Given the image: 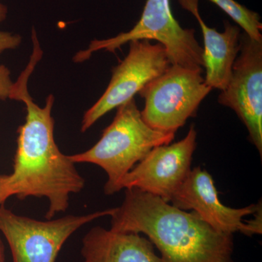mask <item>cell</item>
<instances>
[{"instance_id":"1","label":"cell","mask_w":262,"mask_h":262,"mask_svg":"<svg viewBox=\"0 0 262 262\" xmlns=\"http://www.w3.org/2000/svg\"><path fill=\"white\" fill-rule=\"evenodd\" d=\"M35 65L31 61L14 82L10 98L24 103L27 116L18 130L13 170L7 175L6 189L9 198H47L49 208L46 218L51 220L56 213L67 211L70 194L82 190L84 179L55 141L54 120L51 115L54 96L49 95L46 105L40 107L29 94L27 81Z\"/></svg>"},{"instance_id":"2","label":"cell","mask_w":262,"mask_h":262,"mask_svg":"<svg viewBox=\"0 0 262 262\" xmlns=\"http://www.w3.org/2000/svg\"><path fill=\"white\" fill-rule=\"evenodd\" d=\"M111 230L143 233L160 252V262H232V234L215 230L196 214L139 189H127L113 208Z\"/></svg>"},{"instance_id":"3","label":"cell","mask_w":262,"mask_h":262,"mask_svg":"<svg viewBox=\"0 0 262 262\" xmlns=\"http://www.w3.org/2000/svg\"><path fill=\"white\" fill-rule=\"evenodd\" d=\"M173 133L155 130L143 120L134 98L117 107L113 122L103 131L99 141L91 149L71 155L73 163L97 165L107 174L104 192L120 191L122 179L136 164L158 146L169 144Z\"/></svg>"},{"instance_id":"4","label":"cell","mask_w":262,"mask_h":262,"mask_svg":"<svg viewBox=\"0 0 262 262\" xmlns=\"http://www.w3.org/2000/svg\"><path fill=\"white\" fill-rule=\"evenodd\" d=\"M138 39L158 41L165 48L170 64L203 72V48L193 29H184L174 18L169 0H147L140 20L129 32L102 40L91 41L88 49L78 52L74 61L89 59L95 52L114 53L125 43Z\"/></svg>"},{"instance_id":"5","label":"cell","mask_w":262,"mask_h":262,"mask_svg":"<svg viewBox=\"0 0 262 262\" xmlns=\"http://www.w3.org/2000/svg\"><path fill=\"white\" fill-rule=\"evenodd\" d=\"M199 70L170 64L140 92L145 100L141 111L144 122L163 132L176 134L188 119L196 115L202 101L212 91Z\"/></svg>"},{"instance_id":"6","label":"cell","mask_w":262,"mask_h":262,"mask_svg":"<svg viewBox=\"0 0 262 262\" xmlns=\"http://www.w3.org/2000/svg\"><path fill=\"white\" fill-rule=\"evenodd\" d=\"M112 212L108 209L43 222L15 214L3 204L0 232L8 241L13 262H56L62 246L77 229Z\"/></svg>"},{"instance_id":"7","label":"cell","mask_w":262,"mask_h":262,"mask_svg":"<svg viewBox=\"0 0 262 262\" xmlns=\"http://www.w3.org/2000/svg\"><path fill=\"white\" fill-rule=\"evenodd\" d=\"M129 52L123 61L114 67L111 80L101 98L85 112L82 133L114 108L126 103L151 81L163 75L170 65L166 50L147 39L128 42Z\"/></svg>"},{"instance_id":"8","label":"cell","mask_w":262,"mask_h":262,"mask_svg":"<svg viewBox=\"0 0 262 262\" xmlns=\"http://www.w3.org/2000/svg\"><path fill=\"white\" fill-rule=\"evenodd\" d=\"M170 202L183 211L192 210L203 222L222 233L261 234V203L243 208L225 206L211 176L201 168L190 170Z\"/></svg>"},{"instance_id":"9","label":"cell","mask_w":262,"mask_h":262,"mask_svg":"<svg viewBox=\"0 0 262 262\" xmlns=\"http://www.w3.org/2000/svg\"><path fill=\"white\" fill-rule=\"evenodd\" d=\"M244 122L249 138L262 153V41L241 34L239 51L228 84L219 96Z\"/></svg>"},{"instance_id":"10","label":"cell","mask_w":262,"mask_h":262,"mask_svg":"<svg viewBox=\"0 0 262 262\" xmlns=\"http://www.w3.org/2000/svg\"><path fill=\"white\" fill-rule=\"evenodd\" d=\"M196 139L192 125L182 140L151 149L122 179L120 191L135 188L170 202L190 172Z\"/></svg>"},{"instance_id":"11","label":"cell","mask_w":262,"mask_h":262,"mask_svg":"<svg viewBox=\"0 0 262 262\" xmlns=\"http://www.w3.org/2000/svg\"><path fill=\"white\" fill-rule=\"evenodd\" d=\"M184 10L194 15L203 32V60L206 74L205 82L212 89L223 91L227 87L232 67L239 51L241 29L228 20L224 22L225 31L219 32L210 28L200 14L199 0H177Z\"/></svg>"},{"instance_id":"12","label":"cell","mask_w":262,"mask_h":262,"mask_svg":"<svg viewBox=\"0 0 262 262\" xmlns=\"http://www.w3.org/2000/svg\"><path fill=\"white\" fill-rule=\"evenodd\" d=\"M82 262H160L149 239L140 234L114 232L101 227L82 239Z\"/></svg>"},{"instance_id":"13","label":"cell","mask_w":262,"mask_h":262,"mask_svg":"<svg viewBox=\"0 0 262 262\" xmlns=\"http://www.w3.org/2000/svg\"><path fill=\"white\" fill-rule=\"evenodd\" d=\"M230 17L244 30V32L254 40L262 41V24L260 15L256 12L248 9L235 0H208Z\"/></svg>"},{"instance_id":"14","label":"cell","mask_w":262,"mask_h":262,"mask_svg":"<svg viewBox=\"0 0 262 262\" xmlns=\"http://www.w3.org/2000/svg\"><path fill=\"white\" fill-rule=\"evenodd\" d=\"M13 86L14 82L11 80L9 69L0 64V99H10Z\"/></svg>"},{"instance_id":"15","label":"cell","mask_w":262,"mask_h":262,"mask_svg":"<svg viewBox=\"0 0 262 262\" xmlns=\"http://www.w3.org/2000/svg\"><path fill=\"white\" fill-rule=\"evenodd\" d=\"M21 42L22 37L19 34L0 31V54L3 52L18 48Z\"/></svg>"},{"instance_id":"16","label":"cell","mask_w":262,"mask_h":262,"mask_svg":"<svg viewBox=\"0 0 262 262\" xmlns=\"http://www.w3.org/2000/svg\"><path fill=\"white\" fill-rule=\"evenodd\" d=\"M7 175H0V206L4 204L5 201L9 198L6 189Z\"/></svg>"},{"instance_id":"17","label":"cell","mask_w":262,"mask_h":262,"mask_svg":"<svg viewBox=\"0 0 262 262\" xmlns=\"http://www.w3.org/2000/svg\"><path fill=\"white\" fill-rule=\"evenodd\" d=\"M8 10L6 5L0 3V23L4 21L8 16Z\"/></svg>"},{"instance_id":"18","label":"cell","mask_w":262,"mask_h":262,"mask_svg":"<svg viewBox=\"0 0 262 262\" xmlns=\"http://www.w3.org/2000/svg\"><path fill=\"white\" fill-rule=\"evenodd\" d=\"M0 262H5V248L0 237Z\"/></svg>"}]
</instances>
